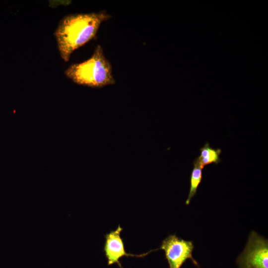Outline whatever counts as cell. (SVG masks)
<instances>
[{
  "label": "cell",
  "instance_id": "5b68a950",
  "mask_svg": "<svg viewBox=\"0 0 268 268\" xmlns=\"http://www.w3.org/2000/svg\"><path fill=\"white\" fill-rule=\"evenodd\" d=\"M122 230L123 228L119 225L116 230L111 231L105 235L104 251L108 260V265L117 264L120 268H123L120 262V259L121 258L124 256L144 257L154 251V250H152L147 253L139 255L127 253L125 248L123 239L120 236V233Z\"/></svg>",
  "mask_w": 268,
  "mask_h": 268
},
{
  "label": "cell",
  "instance_id": "52a82bcc",
  "mask_svg": "<svg viewBox=\"0 0 268 268\" xmlns=\"http://www.w3.org/2000/svg\"><path fill=\"white\" fill-rule=\"evenodd\" d=\"M202 168L195 160L193 162V168L190 176V187L189 195L186 201V204L190 203L192 199L197 193L198 187L202 177Z\"/></svg>",
  "mask_w": 268,
  "mask_h": 268
},
{
  "label": "cell",
  "instance_id": "277c9868",
  "mask_svg": "<svg viewBox=\"0 0 268 268\" xmlns=\"http://www.w3.org/2000/svg\"><path fill=\"white\" fill-rule=\"evenodd\" d=\"M194 248L192 241L185 240L175 234L170 235L165 238L160 247V249L165 252L169 268H181L188 259L199 267V264L193 257Z\"/></svg>",
  "mask_w": 268,
  "mask_h": 268
},
{
  "label": "cell",
  "instance_id": "7a4b0ae2",
  "mask_svg": "<svg viewBox=\"0 0 268 268\" xmlns=\"http://www.w3.org/2000/svg\"><path fill=\"white\" fill-rule=\"evenodd\" d=\"M65 74L74 82L91 87H102L116 83L112 66L99 45L89 59L70 65Z\"/></svg>",
  "mask_w": 268,
  "mask_h": 268
},
{
  "label": "cell",
  "instance_id": "3957f363",
  "mask_svg": "<svg viewBox=\"0 0 268 268\" xmlns=\"http://www.w3.org/2000/svg\"><path fill=\"white\" fill-rule=\"evenodd\" d=\"M237 263L240 268H268V240L252 231Z\"/></svg>",
  "mask_w": 268,
  "mask_h": 268
},
{
  "label": "cell",
  "instance_id": "6da1fadb",
  "mask_svg": "<svg viewBox=\"0 0 268 268\" xmlns=\"http://www.w3.org/2000/svg\"><path fill=\"white\" fill-rule=\"evenodd\" d=\"M111 17L105 11L65 16L54 33L61 58L68 62L72 53L93 39L101 23Z\"/></svg>",
  "mask_w": 268,
  "mask_h": 268
},
{
  "label": "cell",
  "instance_id": "8992f818",
  "mask_svg": "<svg viewBox=\"0 0 268 268\" xmlns=\"http://www.w3.org/2000/svg\"><path fill=\"white\" fill-rule=\"evenodd\" d=\"M200 150V155L195 160L202 168L212 163L217 164L220 162V155L222 151L220 148H213L207 142Z\"/></svg>",
  "mask_w": 268,
  "mask_h": 268
}]
</instances>
